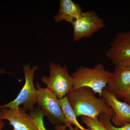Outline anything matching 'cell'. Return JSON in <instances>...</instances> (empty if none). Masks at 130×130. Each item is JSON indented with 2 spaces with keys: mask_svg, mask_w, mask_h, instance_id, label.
<instances>
[{
  "mask_svg": "<svg viewBox=\"0 0 130 130\" xmlns=\"http://www.w3.org/2000/svg\"><path fill=\"white\" fill-rule=\"evenodd\" d=\"M91 89L83 87L71 90L67 95V101L77 118L86 116L99 117L102 113L113 116L112 109L104 98H98Z\"/></svg>",
  "mask_w": 130,
  "mask_h": 130,
  "instance_id": "6da1fadb",
  "label": "cell"
},
{
  "mask_svg": "<svg viewBox=\"0 0 130 130\" xmlns=\"http://www.w3.org/2000/svg\"><path fill=\"white\" fill-rule=\"evenodd\" d=\"M112 73L105 69L102 63L97 64L92 68L80 67L71 75L73 80L72 89L88 87L102 97L103 90L106 88Z\"/></svg>",
  "mask_w": 130,
  "mask_h": 130,
  "instance_id": "7a4b0ae2",
  "label": "cell"
},
{
  "mask_svg": "<svg viewBox=\"0 0 130 130\" xmlns=\"http://www.w3.org/2000/svg\"><path fill=\"white\" fill-rule=\"evenodd\" d=\"M38 69L37 65L31 67L29 64L24 66L25 78L24 85L14 100L7 104L0 105V109L4 108H18L21 105L26 111L31 112L35 109V105L37 101V90L34 85L33 79L35 72Z\"/></svg>",
  "mask_w": 130,
  "mask_h": 130,
  "instance_id": "3957f363",
  "label": "cell"
},
{
  "mask_svg": "<svg viewBox=\"0 0 130 130\" xmlns=\"http://www.w3.org/2000/svg\"><path fill=\"white\" fill-rule=\"evenodd\" d=\"M36 86L37 90V103L48 121L55 125H71L67 120L55 94L48 88H42L38 82Z\"/></svg>",
  "mask_w": 130,
  "mask_h": 130,
  "instance_id": "277c9868",
  "label": "cell"
},
{
  "mask_svg": "<svg viewBox=\"0 0 130 130\" xmlns=\"http://www.w3.org/2000/svg\"><path fill=\"white\" fill-rule=\"evenodd\" d=\"M49 69L50 76H43L41 77V81L58 99H62L72 88V77L69 74L66 65L62 66L59 64L52 62L50 64Z\"/></svg>",
  "mask_w": 130,
  "mask_h": 130,
  "instance_id": "5b68a950",
  "label": "cell"
},
{
  "mask_svg": "<svg viewBox=\"0 0 130 130\" xmlns=\"http://www.w3.org/2000/svg\"><path fill=\"white\" fill-rule=\"evenodd\" d=\"M71 24L73 26L74 41L84 38L90 37L105 27L104 21L94 10L82 12L79 17Z\"/></svg>",
  "mask_w": 130,
  "mask_h": 130,
  "instance_id": "8992f818",
  "label": "cell"
},
{
  "mask_svg": "<svg viewBox=\"0 0 130 130\" xmlns=\"http://www.w3.org/2000/svg\"><path fill=\"white\" fill-rule=\"evenodd\" d=\"M106 56L115 66H130V30L116 34Z\"/></svg>",
  "mask_w": 130,
  "mask_h": 130,
  "instance_id": "52a82bcc",
  "label": "cell"
},
{
  "mask_svg": "<svg viewBox=\"0 0 130 130\" xmlns=\"http://www.w3.org/2000/svg\"><path fill=\"white\" fill-rule=\"evenodd\" d=\"M23 107L4 108L0 109V120H7L12 126V130H37L30 116Z\"/></svg>",
  "mask_w": 130,
  "mask_h": 130,
  "instance_id": "ba28073f",
  "label": "cell"
},
{
  "mask_svg": "<svg viewBox=\"0 0 130 130\" xmlns=\"http://www.w3.org/2000/svg\"><path fill=\"white\" fill-rule=\"evenodd\" d=\"M130 86V66H115L106 89L119 99Z\"/></svg>",
  "mask_w": 130,
  "mask_h": 130,
  "instance_id": "9c48e42d",
  "label": "cell"
},
{
  "mask_svg": "<svg viewBox=\"0 0 130 130\" xmlns=\"http://www.w3.org/2000/svg\"><path fill=\"white\" fill-rule=\"evenodd\" d=\"M102 97L112 109L114 115L111 121L116 127H121L130 123V105L120 101L106 88L103 90Z\"/></svg>",
  "mask_w": 130,
  "mask_h": 130,
  "instance_id": "30bf717a",
  "label": "cell"
},
{
  "mask_svg": "<svg viewBox=\"0 0 130 130\" xmlns=\"http://www.w3.org/2000/svg\"><path fill=\"white\" fill-rule=\"evenodd\" d=\"M82 7L72 0H60L59 12L54 17L56 23L65 21L72 23L82 13Z\"/></svg>",
  "mask_w": 130,
  "mask_h": 130,
  "instance_id": "8fae6325",
  "label": "cell"
},
{
  "mask_svg": "<svg viewBox=\"0 0 130 130\" xmlns=\"http://www.w3.org/2000/svg\"><path fill=\"white\" fill-rule=\"evenodd\" d=\"M57 101L61 107L67 120L69 122L70 125H75L79 130H91L89 128L86 129L84 128L83 126H82L79 124L77 120V117H76L75 114L70 106V104L68 103L66 96H65L64 97L60 100L58 99Z\"/></svg>",
  "mask_w": 130,
  "mask_h": 130,
  "instance_id": "7c38bea8",
  "label": "cell"
},
{
  "mask_svg": "<svg viewBox=\"0 0 130 130\" xmlns=\"http://www.w3.org/2000/svg\"><path fill=\"white\" fill-rule=\"evenodd\" d=\"M32 123L37 130H47L44 125V115L39 107L29 113Z\"/></svg>",
  "mask_w": 130,
  "mask_h": 130,
  "instance_id": "4fadbf2b",
  "label": "cell"
},
{
  "mask_svg": "<svg viewBox=\"0 0 130 130\" xmlns=\"http://www.w3.org/2000/svg\"><path fill=\"white\" fill-rule=\"evenodd\" d=\"M81 120L91 130H107L98 117L81 116Z\"/></svg>",
  "mask_w": 130,
  "mask_h": 130,
  "instance_id": "5bb4252c",
  "label": "cell"
},
{
  "mask_svg": "<svg viewBox=\"0 0 130 130\" xmlns=\"http://www.w3.org/2000/svg\"><path fill=\"white\" fill-rule=\"evenodd\" d=\"M112 117L110 115L102 113L98 118L107 130H130V123L126 124L121 127H116L113 125L111 121Z\"/></svg>",
  "mask_w": 130,
  "mask_h": 130,
  "instance_id": "9a60e30c",
  "label": "cell"
},
{
  "mask_svg": "<svg viewBox=\"0 0 130 130\" xmlns=\"http://www.w3.org/2000/svg\"><path fill=\"white\" fill-rule=\"evenodd\" d=\"M54 128L55 130H79V129L76 126L73 127L72 125L68 126L65 125H55Z\"/></svg>",
  "mask_w": 130,
  "mask_h": 130,
  "instance_id": "2e32d148",
  "label": "cell"
},
{
  "mask_svg": "<svg viewBox=\"0 0 130 130\" xmlns=\"http://www.w3.org/2000/svg\"><path fill=\"white\" fill-rule=\"evenodd\" d=\"M121 98L124 102L130 105V86L123 93Z\"/></svg>",
  "mask_w": 130,
  "mask_h": 130,
  "instance_id": "e0dca14e",
  "label": "cell"
},
{
  "mask_svg": "<svg viewBox=\"0 0 130 130\" xmlns=\"http://www.w3.org/2000/svg\"><path fill=\"white\" fill-rule=\"evenodd\" d=\"M5 124V123L4 121L2 120H0V130H3Z\"/></svg>",
  "mask_w": 130,
  "mask_h": 130,
  "instance_id": "ac0fdd59",
  "label": "cell"
},
{
  "mask_svg": "<svg viewBox=\"0 0 130 130\" xmlns=\"http://www.w3.org/2000/svg\"><path fill=\"white\" fill-rule=\"evenodd\" d=\"M8 73V72H6L5 71V70L3 69H0V74H2V73Z\"/></svg>",
  "mask_w": 130,
  "mask_h": 130,
  "instance_id": "d6986e66",
  "label": "cell"
}]
</instances>
